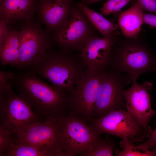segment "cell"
Masks as SVG:
<instances>
[{
	"label": "cell",
	"mask_w": 156,
	"mask_h": 156,
	"mask_svg": "<svg viewBox=\"0 0 156 156\" xmlns=\"http://www.w3.org/2000/svg\"><path fill=\"white\" fill-rule=\"evenodd\" d=\"M31 69L14 73L9 83L34 112L45 119L59 118L68 110L69 94L39 78Z\"/></svg>",
	"instance_id": "obj_1"
},
{
	"label": "cell",
	"mask_w": 156,
	"mask_h": 156,
	"mask_svg": "<svg viewBox=\"0 0 156 156\" xmlns=\"http://www.w3.org/2000/svg\"><path fill=\"white\" fill-rule=\"evenodd\" d=\"M68 52L51 48L31 68L54 86L70 94L78 80L86 73V69L79 55L75 57Z\"/></svg>",
	"instance_id": "obj_2"
},
{
	"label": "cell",
	"mask_w": 156,
	"mask_h": 156,
	"mask_svg": "<svg viewBox=\"0 0 156 156\" xmlns=\"http://www.w3.org/2000/svg\"><path fill=\"white\" fill-rule=\"evenodd\" d=\"M155 58L147 44L138 36L118 40L114 44L106 68L127 75L131 80L156 70Z\"/></svg>",
	"instance_id": "obj_3"
},
{
	"label": "cell",
	"mask_w": 156,
	"mask_h": 156,
	"mask_svg": "<svg viewBox=\"0 0 156 156\" xmlns=\"http://www.w3.org/2000/svg\"><path fill=\"white\" fill-rule=\"evenodd\" d=\"M61 117L33 124L14 135L20 141L43 150L50 156H68Z\"/></svg>",
	"instance_id": "obj_4"
},
{
	"label": "cell",
	"mask_w": 156,
	"mask_h": 156,
	"mask_svg": "<svg viewBox=\"0 0 156 156\" xmlns=\"http://www.w3.org/2000/svg\"><path fill=\"white\" fill-rule=\"evenodd\" d=\"M20 29L19 57L14 67L22 70L34 66L54 43L51 34L37 21L23 25Z\"/></svg>",
	"instance_id": "obj_5"
},
{
	"label": "cell",
	"mask_w": 156,
	"mask_h": 156,
	"mask_svg": "<svg viewBox=\"0 0 156 156\" xmlns=\"http://www.w3.org/2000/svg\"><path fill=\"white\" fill-rule=\"evenodd\" d=\"M1 124L13 135L32 124L41 122L40 116L13 89L12 86L0 93Z\"/></svg>",
	"instance_id": "obj_6"
},
{
	"label": "cell",
	"mask_w": 156,
	"mask_h": 156,
	"mask_svg": "<svg viewBox=\"0 0 156 156\" xmlns=\"http://www.w3.org/2000/svg\"><path fill=\"white\" fill-rule=\"evenodd\" d=\"M131 80L127 74L105 68L94 107V118L104 116L126 106L124 87Z\"/></svg>",
	"instance_id": "obj_7"
},
{
	"label": "cell",
	"mask_w": 156,
	"mask_h": 156,
	"mask_svg": "<svg viewBox=\"0 0 156 156\" xmlns=\"http://www.w3.org/2000/svg\"><path fill=\"white\" fill-rule=\"evenodd\" d=\"M105 70L92 74L86 73L78 80L74 90L69 94V115L87 123L91 122L94 118L93 110Z\"/></svg>",
	"instance_id": "obj_8"
},
{
	"label": "cell",
	"mask_w": 156,
	"mask_h": 156,
	"mask_svg": "<svg viewBox=\"0 0 156 156\" xmlns=\"http://www.w3.org/2000/svg\"><path fill=\"white\" fill-rule=\"evenodd\" d=\"M91 126L101 134L106 133L140 142L150 133L127 112L123 109L113 111L102 117L93 118Z\"/></svg>",
	"instance_id": "obj_9"
},
{
	"label": "cell",
	"mask_w": 156,
	"mask_h": 156,
	"mask_svg": "<svg viewBox=\"0 0 156 156\" xmlns=\"http://www.w3.org/2000/svg\"><path fill=\"white\" fill-rule=\"evenodd\" d=\"M61 119L68 156L82 155L100 138L101 133L78 117L66 115Z\"/></svg>",
	"instance_id": "obj_10"
},
{
	"label": "cell",
	"mask_w": 156,
	"mask_h": 156,
	"mask_svg": "<svg viewBox=\"0 0 156 156\" xmlns=\"http://www.w3.org/2000/svg\"><path fill=\"white\" fill-rule=\"evenodd\" d=\"M85 18L78 10L71 11L63 26L53 36L54 44L60 49L80 51L92 36Z\"/></svg>",
	"instance_id": "obj_11"
},
{
	"label": "cell",
	"mask_w": 156,
	"mask_h": 156,
	"mask_svg": "<svg viewBox=\"0 0 156 156\" xmlns=\"http://www.w3.org/2000/svg\"><path fill=\"white\" fill-rule=\"evenodd\" d=\"M132 81L131 88L124 91L127 112L150 134L152 130L148 123L156 114L152 108L149 94L152 84L148 81L139 84L136 80Z\"/></svg>",
	"instance_id": "obj_12"
},
{
	"label": "cell",
	"mask_w": 156,
	"mask_h": 156,
	"mask_svg": "<svg viewBox=\"0 0 156 156\" xmlns=\"http://www.w3.org/2000/svg\"><path fill=\"white\" fill-rule=\"evenodd\" d=\"M117 39V37L90 38L78 55L86 67L87 74L105 70Z\"/></svg>",
	"instance_id": "obj_13"
},
{
	"label": "cell",
	"mask_w": 156,
	"mask_h": 156,
	"mask_svg": "<svg viewBox=\"0 0 156 156\" xmlns=\"http://www.w3.org/2000/svg\"><path fill=\"white\" fill-rule=\"evenodd\" d=\"M70 4V2L36 0V21L44 24L45 29L54 35L68 18L72 11Z\"/></svg>",
	"instance_id": "obj_14"
},
{
	"label": "cell",
	"mask_w": 156,
	"mask_h": 156,
	"mask_svg": "<svg viewBox=\"0 0 156 156\" xmlns=\"http://www.w3.org/2000/svg\"><path fill=\"white\" fill-rule=\"evenodd\" d=\"M36 5V0H3L0 3V19L20 28L35 22Z\"/></svg>",
	"instance_id": "obj_15"
},
{
	"label": "cell",
	"mask_w": 156,
	"mask_h": 156,
	"mask_svg": "<svg viewBox=\"0 0 156 156\" xmlns=\"http://www.w3.org/2000/svg\"><path fill=\"white\" fill-rule=\"evenodd\" d=\"M143 13L137 0L129 8L119 16L118 25L126 38L133 39L138 36L141 26L144 24Z\"/></svg>",
	"instance_id": "obj_16"
},
{
	"label": "cell",
	"mask_w": 156,
	"mask_h": 156,
	"mask_svg": "<svg viewBox=\"0 0 156 156\" xmlns=\"http://www.w3.org/2000/svg\"><path fill=\"white\" fill-rule=\"evenodd\" d=\"M19 31L12 28L8 36L0 42V61L2 66L10 64L14 67L19 57Z\"/></svg>",
	"instance_id": "obj_17"
},
{
	"label": "cell",
	"mask_w": 156,
	"mask_h": 156,
	"mask_svg": "<svg viewBox=\"0 0 156 156\" xmlns=\"http://www.w3.org/2000/svg\"><path fill=\"white\" fill-rule=\"evenodd\" d=\"M78 5L81 11L103 37H117L119 35L118 26L113 21L107 19L82 2L79 3Z\"/></svg>",
	"instance_id": "obj_18"
},
{
	"label": "cell",
	"mask_w": 156,
	"mask_h": 156,
	"mask_svg": "<svg viewBox=\"0 0 156 156\" xmlns=\"http://www.w3.org/2000/svg\"><path fill=\"white\" fill-rule=\"evenodd\" d=\"M4 156H50L47 152L36 147L12 138Z\"/></svg>",
	"instance_id": "obj_19"
},
{
	"label": "cell",
	"mask_w": 156,
	"mask_h": 156,
	"mask_svg": "<svg viewBox=\"0 0 156 156\" xmlns=\"http://www.w3.org/2000/svg\"><path fill=\"white\" fill-rule=\"evenodd\" d=\"M115 144L109 138H100L82 156H111L113 155Z\"/></svg>",
	"instance_id": "obj_20"
},
{
	"label": "cell",
	"mask_w": 156,
	"mask_h": 156,
	"mask_svg": "<svg viewBox=\"0 0 156 156\" xmlns=\"http://www.w3.org/2000/svg\"><path fill=\"white\" fill-rule=\"evenodd\" d=\"M121 143L123 148L122 151L116 149L115 153L118 156H153L156 155V151L144 150L139 148L137 146H134L128 138H123Z\"/></svg>",
	"instance_id": "obj_21"
},
{
	"label": "cell",
	"mask_w": 156,
	"mask_h": 156,
	"mask_svg": "<svg viewBox=\"0 0 156 156\" xmlns=\"http://www.w3.org/2000/svg\"><path fill=\"white\" fill-rule=\"evenodd\" d=\"M131 0H108L101 9L103 14L107 15L120 10Z\"/></svg>",
	"instance_id": "obj_22"
},
{
	"label": "cell",
	"mask_w": 156,
	"mask_h": 156,
	"mask_svg": "<svg viewBox=\"0 0 156 156\" xmlns=\"http://www.w3.org/2000/svg\"><path fill=\"white\" fill-rule=\"evenodd\" d=\"M13 135L12 132L0 125V156H4Z\"/></svg>",
	"instance_id": "obj_23"
},
{
	"label": "cell",
	"mask_w": 156,
	"mask_h": 156,
	"mask_svg": "<svg viewBox=\"0 0 156 156\" xmlns=\"http://www.w3.org/2000/svg\"><path fill=\"white\" fill-rule=\"evenodd\" d=\"M14 73L10 71H0V93L4 91L12 86L9 83Z\"/></svg>",
	"instance_id": "obj_24"
},
{
	"label": "cell",
	"mask_w": 156,
	"mask_h": 156,
	"mask_svg": "<svg viewBox=\"0 0 156 156\" xmlns=\"http://www.w3.org/2000/svg\"><path fill=\"white\" fill-rule=\"evenodd\" d=\"M148 137L147 140L144 143L138 145L137 147L143 150L152 149L156 151V128L154 130H152Z\"/></svg>",
	"instance_id": "obj_25"
},
{
	"label": "cell",
	"mask_w": 156,
	"mask_h": 156,
	"mask_svg": "<svg viewBox=\"0 0 156 156\" xmlns=\"http://www.w3.org/2000/svg\"><path fill=\"white\" fill-rule=\"evenodd\" d=\"M143 11L153 13L156 15V0H138Z\"/></svg>",
	"instance_id": "obj_26"
},
{
	"label": "cell",
	"mask_w": 156,
	"mask_h": 156,
	"mask_svg": "<svg viewBox=\"0 0 156 156\" xmlns=\"http://www.w3.org/2000/svg\"><path fill=\"white\" fill-rule=\"evenodd\" d=\"M12 28L8 26L6 21L0 19V42H2L5 38Z\"/></svg>",
	"instance_id": "obj_27"
},
{
	"label": "cell",
	"mask_w": 156,
	"mask_h": 156,
	"mask_svg": "<svg viewBox=\"0 0 156 156\" xmlns=\"http://www.w3.org/2000/svg\"><path fill=\"white\" fill-rule=\"evenodd\" d=\"M143 23L156 27V15L143 13Z\"/></svg>",
	"instance_id": "obj_28"
},
{
	"label": "cell",
	"mask_w": 156,
	"mask_h": 156,
	"mask_svg": "<svg viewBox=\"0 0 156 156\" xmlns=\"http://www.w3.org/2000/svg\"><path fill=\"white\" fill-rule=\"evenodd\" d=\"M100 0H83L82 3L85 5H89Z\"/></svg>",
	"instance_id": "obj_29"
},
{
	"label": "cell",
	"mask_w": 156,
	"mask_h": 156,
	"mask_svg": "<svg viewBox=\"0 0 156 156\" xmlns=\"http://www.w3.org/2000/svg\"><path fill=\"white\" fill-rule=\"evenodd\" d=\"M59 2H71L72 0H53Z\"/></svg>",
	"instance_id": "obj_30"
},
{
	"label": "cell",
	"mask_w": 156,
	"mask_h": 156,
	"mask_svg": "<svg viewBox=\"0 0 156 156\" xmlns=\"http://www.w3.org/2000/svg\"><path fill=\"white\" fill-rule=\"evenodd\" d=\"M155 64L156 68V58H155Z\"/></svg>",
	"instance_id": "obj_31"
},
{
	"label": "cell",
	"mask_w": 156,
	"mask_h": 156,
	"mask_svg": "<svg viewBox=\"0 0 156 156\" xmlns=\"http://www.w3.org/2000/svg\"><path fill=\"white\" fill-rule=\"evenodd\" d=\"M3 0H0V3H1Z\"/></svg>",
	"instance_id": "obj_32"
}]
</instances>
